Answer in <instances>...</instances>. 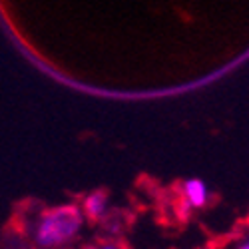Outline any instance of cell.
Instances as JSON below:
<instances>
[{"label":"cell","instance_id":"1","mask_svg":"<svg viewBox=\"0 0 249 249\" xmlns=\"http://www.w3.org/2000/svg\"><path fill=\"white\" fill-rule=\"evenodd\" d=\"M86 217L78 201L44 207L28 227V239L36 249H68L86 230Z\"/></svg>","mask_w":249,"mask_h":249},{"label":"cell","instance_id":"2","mask_svg":"<svg viewBox=\"0 0 249 249\" xmlns=\"http://www.w3.org/2000/svg\"><path fill=\"white\" fill-rule=\"evenodd\" d=\"M179 205L188 212L203 210L207 207L212 199V192L207 188V183L199 178H188L179 183Z\"/></svg>","mask_w":249,"mask_h":249},{"label":"cell","instance_id":"3","mask_svg":"<svg viewBox=\"0 0 249 249\" xmlns=\"http://www.w3.org/2000/svg\"><path fill=\"white\" fill-rule=\"evenodd\" d=\"M80 210L88 223H102L110 215V196L106 190H94L80 199Z\"/></svg>","mask_w":249,"mask_h":249},{"label":"cell","instance_id":"4","mask_svg":"<svg viewBox=\"0 0 249 249\" xmlns=\"http://www.w3.org/2000/svg\"><path fill=\"white\" fill-rule=\"evenodd\" d=\"M90 249H126V247H124L120 241H116V239H106V241H98Z\"/></svg>","mask_w":249,"mask_h":249},{"label":"cell","instance_id":"5","mask_svg":"<svg viewBox=\"0 0 249 249\" xmlns=\"http://www.w3.org/2000/svg\"><path fill=\"white\" fill-rule=\"evenodd\" d=\"M233 249H249V237H243V239H239V241L233 245Z\"/></svg>","mask_w":249,"mask_h":249},{"label":"cell","instance_id":"6","mask_svg":"<svg viewBox=\"0 0 249 249\" xmlns=\"http://www.w3.org/2000/svg\"><path fill=\"white\" fill-rule=\"evenodd\" d=\"M245 225L249 227V212H247V215H245Z\"/></svg>","mask_w":249,"mask_h":249}]
</instances>
